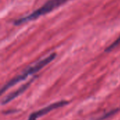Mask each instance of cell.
<instances>
[{
	"label": "cell",
	"instance_id": "1",
	"mask_svg": "<svg viewBox=\"0 0 120 120\" xmlns=\"http://www.w3.org/2000/svg\"><path fill=\"white\" fill-rule=\"evenodd\" d=\"M56 57V53H52L51 55H49V56H47L46 58L39 60V62H37V63H35L34 65H33L32 66L28 68L27 70H25L22 74L16 76L15 77H14L13 79H12L11 80H10L8 83H6L1 89V94H4L6 91H7L9 88H11V86L15 85L16 84H18V82L25 79L29 75H33L34 73H36L37 72L39 71L41 69H42L44 66H46V65H48L49 63H51Z\"/></svg>",
	"mask_w": 120,
	"mask_h": 120
},
{
	"label": "cell",
	"instance_id": "2",
	"mask_svg": "<svg viewBox=\"0 0 120 120\" xmlns=\"http://www.w3.org/2000/svg\"><path fill=\"white\" fill-rule=\"evenodd\" d=\"M69 1H70V0H49L45 4H44L41 7H40L39 8L34 11L31 14L28 15L25 17L19 18L18 20H16L14 22V24L16 25H21L22 23L27 22L30 20H35L43 15H45L49 12H51L54 9L58 8L61 5L65 4L66 2H68Z\"/></svg>",
	"mask_w": 120,
	"mask_h": 120
},
{
	"label": "cell",
	"instance_id": "3",
	"mask_svg": "<svg viewBox=\"0 0 120 120\" xmlns=\"http://www.w3.org/2000/svg\"><path fill=\"white\" fill-rule=\"evenodd\" d=\"M68 103V101H61L53 103L46 106V108H44L41 110H39L38 111H36V112L32 113L27 120H36L37 118L46 115V113H48V112H51V111H52L56 108L66 105Z\"/></svg>",
	"mask_w": 120,
	"mask_h": 120
},
{
	"label": "cell",
	"instance_id": "4",
	"mask_svg": "<svg viewBox=\"0 0 120 120\" xmlns=\"http://www.w3.org/2000/svg\"><path fill=\"white\" fill-rule=\"evenodd\" d=\"M34 79H31L29 82H27V84L22 85V86H20L19 89H18L16 91H13L12 93H11V94H9L8 95H7V96L1 101V104H2V105H5V104H6V103H8L11 102V101H13V99H15L16 97L19 96L20 94H22V93H23V92L30 86V85L32 84V82H33Z\"/></svg>",
	"mask_w": 120,
	"mask_h": 120
},
{
	"label": "cell",
	"instance_id": "5",
	"mask_svg": "<svg viewBox=\"0 0 120 120\" xmlns=\"http://www.w3.org/2000/svg\"><path fill=\"white\" fill-rule=\"evenodd\" d=\"M119 110V109H115V110H111V111H110V112H107V113H105V114H104L103 115H102L101 117H100L99 118H98L96 120H105V119H107V118H108V117H111L112 115H115L117 111Z\"/></svg>",
	"mask_w": 120,
	"mask_h": 120
},
{
	"label": "cell",
	"instance_id": "6",
	"mask_svg": "<svg viewBox=\"0 0 120 120\" xmlns=\"http://www.w3.org/2000/svg\"><path fill=\"white\" fill-rule=\"evenodd\" d=\"M120 44V37L116 40L111 45H110L106 49H105V51L106 52H110V51H112L114 49H115L117 46H118Z\"/></svg>",
	"mask_w": 120,
	"mask_h": 120
}]
</instances>
